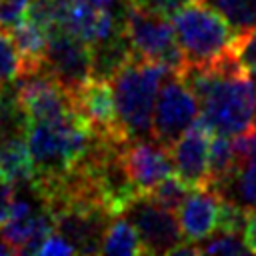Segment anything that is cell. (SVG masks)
I'll use <instances>...</instances> for the list:
<instances>
[{
    "mask_svg": "<svg viewBox=\"0 0 256 256\" xmlns=\"http://www.w3.org/2000/svg\"><path fill=\"white\" fill-rule=\"evenodd\" d=\"M226 18L236 34L256 28V0H202Z\"/></svg>",
    "mask_w": 256,
    "mask_h": 256,
    "instance_id": "cell-18",
    "label": "cell"
},
{
    "mask_svg": "<svg viewBox=\"0 0 256 256\" xmlns=\"http://www.w3.org/2000/svg\"><path fill=\"white\" fill-rule=\"evenodd\" d=\"M190 190H192V188H190L180 176H176V174L172 172L170 176H166L164 180H160V182L148 192V196H150L152 200H156L158 204L170 208V210H178Z\"/></svg>",
    "mask_w": 256,
    "mask_h": 256,
    "instance_id": "cell-19",
    "label": "cell"
},
{
    "mask_svg": "<svg viewBox=\"0 0 256 256\" xmlns=\"http://www.w3.org/2000/svg\"><path fill=\"white\" fill-rule=\"evenodd\" d=\"M238 168L232 138L226 134H212L208 146V186L220 188Z\"/></svg>",
    "mask_w": 256,
    "mask_h": 256,
    "instance_id": "cell-15",
    "label": "cell"
},
{
    "mask_svg": "<svg viewBox=\"0 0 256 256\" xmlns=\"http://www.w3.org/2000/svg\"><path fill=\"white\" fill-rule=\"evenodd\" d=\"M0 100H2V98H0Z\"/></svg>",
    "mask_w": 256,
    "mask_h": 256,
    "instance_id": "cell-30",
    "label": "cell"
},
{
    "mask_svg": "<svg viewBox=\"0 0 256 256\" xmlns=\"http://www.w3.org/2000/svg\"><path fill=\"white\" fill-rule=\"evenodd\" d=\"M174 74L190 86L200 116L214 134L236 136L256 124V80L232 54L214 64H184Z\"/></svg>",
    "mask_w": 256,
    "mask_h": 256,
    "instance_id": "cell-1",
    "label": "cell"
},
{
    "mask_svg": "<svg viewBox=\"0 0 256 256\" xmlns=\"http://www.w3.org/2000/svg\"><path fill=\"white\" fill-rule=\"evenodd\" d=\"M216 192L244 210L256 208V162L240 164L236 172L220 188H216Z\"/></svg>",
    "mask_w": 256,
    "mask_h": 256,
    "instance_id": "cell-17",
    "label": "cell"
},
{
    "mask_svg": "<svg viewBox=\"0 0 256 256\" xmlns=\"http://www.w3.org/2000/svg\"><path fill=\"white\" fill-rule=\"evenodd\" d=\"M0 168H2V176L14 182L16 188L24 184L30 186L32 160L22 128H16L6 136L0 134Z\"/></svg>",
    "mask_w": 256,
    "mask_h": 256,
    "instance_id": "cell-13",
    "label": "cell"
},
{
    "mask_svg": "<svg viewBox=\"0 0 256 256\" xmlns=\"http://www.w3.org/2000/svg\"><path fill=\"white\" fill-rule=\"evenodd\" d=\"M212 134L214 132L198 114V118L170 146L174 174L190 188L208 186V146Z\"/></svg>",
    "mask_w": 256,
    "mask_h": 256,
    "instance_id": "cell-11",
    "label": "cell"
},
{
    "mask_svg": "<svg viewBox=\"0 0 256 256\" xmlns=\"http://www.w3.org/2000/svg\"><path fill=\"white\" fill-rule=\"evenodd\" d=\"M124 214L134 224L144 246V254H170L184 242L174 210L158 204L148 194H140Z\"/></svg>",
    "mask_w": 256,
    "mask_h": 256,
    "instance_id": "cell-7",
    "label": "cell"
},
{
    "mask_svg": "<svg viewBox=\"0 0 256 256\" xmlns=\"http://www.w3.org/2000/svg\"><path fill=\"white\" fill-rule=\"evenodd\" d=\"M242 238L252 254H256V208L246 210V220L242 228Z\"/></svg>",
    "mask_w": 256,
    "mask_h": 256,
    "instance_id": "cell-27",
    "label": "cell"
},
{
    "mask_svg": "<svg viewBox=\"0 0 256 256\" xmlns=\"http://www.w3.org/2000/svg\"><path fill=\"white\" fill-rule=\"evenodd\" d=\"M248 246L240 232H216L198 244V254H248Z\"/></svg>",
    "mask_w": 256,
    "mask_h": 256,
    "instance_id": "cell-21",
    "label": "cell"
},
{
    "mask_svg": "<svg viewBox=\"0 0 256 256\" xmlns=\"http://www.w3.org/2000/svg\"><path fill=\"white\" fill-rule=\"evenodd\" d=\"M74 108L76 114L86 122V126L102 138H128L120 128L114 90L108 78L90 76L82 86L74 92Z\"/></svg>",
    "mask_w": 256,
    "mask_h": 256,
    "instance_id": "cell-10",
    "label": "cell"
},
{
    "mask_svg": "<svg viewBox=\"0 0 256 256\" xmlns=\"http://www.w3.org/2000/svg\"><path fill=\"white\" fill-rule=\"evenodd\" d=\"M164 64L132 54L110 76L120 128L128 138L150 134L152 112L160 84L170 74Z\"/></svg>",
    "mask_w": 256,
    "mask_h": 256,
    "instance_id": "cell-3",
    "label": "cell"
},
{
    "mask_svg": "<svg viewBox=\"0 0 256 256\" xmlns=\"http://www.w3.org/2000/svg\"><path fill=\"white\" fill-rule=\"evenodd\" d=\"M198 114H200L198 98L178 74L170 72L160 84L156 96L150 136L170 148L174 140L198 118Z\"/></svg>",
    "mask_w": 256,
    "mask_h": 256,
    "instance_id": "cell-6",
    "label": "cell"
},
{
    "mask_svg": "<svg viewBox=\"0 0 256 256\" xmlns=\"http://www.w3.org/2000/svg\"><path fill=\"white\" fill-rule=\"evenodd\" d=\"M128 2L146 12H152V14L164 16V18H172L180 8L188 6L194 0H128Z\"/></svg>",
    "mask_w": 256,
    "mask_h": 256,
    "instance_id": "cell-23",
    "label": "cell"
},
{
    "mask_svg": "<svg viewBox=\"0 0 256 256\" xmlns=\"http://www.w3.org/2000/svg\"><path fill=\"white\" fill-rule=\"evenodd\" d=\"M14 204H16V184L6 178H0V228L8 222Z\"/></svg>",
    "mask_w": 256,
    "mask_h": 256,
    "instance_id": "cell-25",
    "label": "cell"
},
{
    "mask_svg": "<svg viewBox=\"0 0 256 256\" xmlns=\"http://www.w3.org/2000/svg\"><path fill=\"white\" fill-rule=\"evenodd\" d=\"M32 0H0V28L10 30L28 12Z\"/></svg>",
    "mask_w": 256,
    "mask_h": 256,
    "instance_id": "cell-24",
    "label": "cell"
},
{
    "mask_svg": "<svg viewBox=\"0 0 256 256\" xmlns=\"http://www.w3.org/2000/svg\"><path fill=\"white\" fill-rule=\"evenodd\" d=\"M122 30L130 48L148 60L164 64L172 72H180L186 64L184 52L176 40L170 18L146 12L126 0L122 14Z\"/></svg>",
    "mask_w": 256,
    "mask_h": 256,
    "instance_id": "cell-5",
    "label": "cell"
},
{
    "mask_svg": "<svg viewBox=\"0 0 256 256\" xmlns=\"http://www.w3.org/2000/svg\"><path fill=\"white\" fill-rule=\"evenodd\" d=\"M232 56L242 70L252 74L256 70V28L240 32L232 40Z\"/></svg>",
    "mask_w": 256,
    "mask_h": 256,
    "instance_id": "cell-22",
    "label": "cell"
},
{
    "mask_svg": "<svg viewBox=\"0 0 256 256\" xmlns=\"http://www.w3.org/2000/svg\"><path fill=\"white\" fill-rule=\"evenodd\" d=\"M44 68L52 72L60 80V84L74 92L92 76L90 46L64 28L52 26L48 30L44 50Z\"/></svg>",
    "mask_w": 256,
    "mask_h": 256,
    "instance_id": "cell-8",
    "label": "cell"
},
{
    "mask_svg": "<svg viewBox=\"0 0 256 256\" xmlns=\"http://www.w3.org/2000/svg\"><path fill=\"white\" fill-rule=\"evenodd\" d=\"M178 210V222L184 234V242L198 246L202 240L212 236L220 226L222 196L210 186L192 188Z\"/></svg>",
    "mask_w": 256,
    "mask_h": 256,
    "instance_id": "cell-12",
    "label": "cell"
},
{
    "mask_svg": "<svg viewBox=\"0 0 256 256\" xmlns=\"http://www.w3.org/2000/svg\"><path fill=\"white\" fill-rule=\"evenodd\" d=\"M74 252H76V248L56 230L44 240V244L38 250V254H42V256H54V254L58 256V254H74Z\"/></svg>",
    "mask_w": 256,
    "mask_h": 256,
    "instance_id": "cell-26",
    "label": "cell"
},
{
    "mask_svg": "<svg viewBox=\"0 0 256 256\" xmlns=\"http://www.w3.org/2000/svg\"><path fill=\"white\" fill-rule=\"evenodd\" d=\"M22 74V58L10 30L0 28V84L16 82Z\"/></svg>",
    "mask_w": 256,
    "mask_h": 256,
    "instance_id": "cell-20",
    "label": "cell"
},
{
    "mask_svg": "<svg viewBox=\"0 0 256 256\" xmlns=\"http://www.w3.org/2000/svg\"><path fill=\"white\" fill-rule=\"evenodd\" d=\"M0 134H2V128H0Z\"/></svg>",
    "mask_w": 256,
    "mask_h": 256,
    "instance_id": "cell-29",
    "label": "cell"
},
{
    "mask_svg": "<svg viewBox=\"0 0 256 256\" xmlns=\"http://www.w3.org/2000/svg\"><path fill=\"white\" fill-rule=\"evenodd\" d=\"M24 138L32 160L30 190L52 184L72 172L96 142V134L76 112L58 120L24 122Z\"/></svg>",
    "mask_w": 256,
    "mask_h": 256,
    "instance_id": "cell-2",
    "label": "cell"
},
{
    "mask_svg": "<svg viewBox=\"0 0 256 256\" xmlns=\"http://www.w3.org/2000/svg\"><path fill=\"white\" fill-rule=\"evenodd\" d=\"M102 254H144L140 236L126 214H118L110 220L102 238Z\"/></svg>",
    "mask_w": 256,
    "mask_h": 256,
    "instance_id": "cell-16",
    "label": "cell"
},
{
    "mask_svg": "<svg viewBox=\"0 0 256 256\" xmlns=\"http://www.w3.org/2000/svg\"><path fill=\"white\" fill-rule=\"evenodd\" d=\"M10 34L22 58V74H30L44 68V50H46L48 30L38 22L30 20L28 16H24L16 26L10 28Z\"/></svg>",
    "mask_w": 256,
    "mask_h": 256,
    "instance_id": "cell-14",
    "label": "cell"
},
{
    "mask_svg": "<svg viewBox=\"0 0 256 256\" xmlns=\"http://www.w3.org/2000/svg\"><path fill=\"white\" fill-rule=\"evenodd\" d=\"M0 178H4V176H2V168H0Z\"/></svg>",
    "mask_w": 256,
    "mask_h": 256,
    "instance_id": "cell-28",
    "label": "cell"
},
{
    "mask_svg": "<svg viewBox=\"0 0 256 256\" xmlns=\"http://www.w3.org/2000/svg\"><path fill=\"white\" fill-rule=\"evenodd\" d=\"M122 168L140 194H148L160 180L174 172L170 148L152 136L128 138L120 150Z\"/></svg>",
    "mask_w": 256,
    "mask_h": 256,
    "instance_id": "cell-9",
    "label": "cell"
},
{
    "mask_svg": "<svg viewBox=\"0 0 256 256\" xmlns=\"http://www.w3.org/2000/svg\"><path fill=\"white\" fill-rule=\"evenodd\" d=\"M170 20L186 64H214L232 54L236 32L222 14L202 0L180 8Z\"/></svg>",
    "mask_w": 256,
    "mask_h": 256,
    "instance_id": "cell-4",
    "label": "cell"
}]
</instances>
